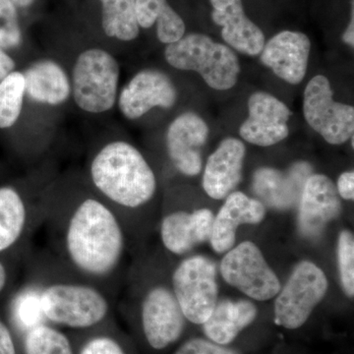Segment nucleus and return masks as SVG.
<instances>
[{
  "instance_id": "f257e3e1",
  "label": "nucleus",
  "mask_w": 354,
  "mask_h": 354,
  "mask_svg": "<svg viewBox=\"0 0 354 354\" xmlns=\"http://www.w3.org/2000/svg\"><path fill=\"white\" fill-rule=\"evenodd\" d=\"M50 254L72 274L118 297L130 247L127 230L97 194L57 202L46 200L43 227Z\"/></svg>"
},
{
  "instance_id": "f03ea898",
  "label": "nucleus",
  "mask_w": 354,
  "mask_h": 354,
  "mask_svg": "<svg viewBox=\"0 0 354 354\" xmlns=\"http://www.w3.org/2000/svg\"><path fill=\"white\" fill-rule=\"evenodd\" d=\"M26 286L46 323L70 333L90 332L114 321L116 297L65 269L46 252L30 256Z\"/></svg>"
},
{
  "instance_id": "7ed1b4c3",
  "label": "nucleus",
  "mask_w": 354,
  "mask_h": 354,
  "mask_svg": "<svg viewBox=\"0 0 354 354\" xmlns=\"http://www.w3.org/2000/svg\"><path fill=\"white\" fill-rule=\"evenodd\" d=\"M95 194L111 207L127 230L130 245L136 239L135 216L155 199L158 181L138 149L124 141L102 147L88 165Z\"/></svg>"
},
{
  "instance_id": "20e7f679",
  "label": "nucleus",
  "mask_w": 354,
  "mask_h": 354,
  "mask_svg": "<svg viewBox=\"0 0 354 354\" xmlns=\"http://www.w3.org/2000/svg\"><path fill=\"white\" fill-rule=\"evenodd\" d=\"M127 297L120 308L142 348L149 354H164L176 348L188 322L171 286V281H139L128 274Z\"/></svg>"
},
{
  "instance_id": "39448f33",
  "label": "nucleus",
  "mask_w": 354,
  "mask_h": 354,
  "mask_svg": "<svg viewBox=\"0 0 354 354\" xmlns=\"http://www.w3.org/2000/svg\"><path fill=\"white\" fill-rule=\"evenodd\" d=\"M165 57L174 68L197 72L216 91L234 88L241 74V64L232 48L204 34H189L167 44Z\"/></svg>"
},
{
  "instance_id": "423d86ee",
  "label": "nucleus",
  "mask_w": 354,
  "mask_h": 354,
  "mask_svg": "<svg viewBox=\"0 0 354 354\" xmlns=\"http://www.w3.org/2000/svg\"><path fill=\"white\" fill-rule=\"evenodd\" d=\"M328 290L329 281L319 266L307 260L298 263L274 297V324L285 330H299L322 302Z\"/></svg>"
},
{
  "instance_id": "0eeeda50",
  "label": "nucleus",
  "mask_w": 354,
  "mask_h": 354,
  "mask_svg": "<svg viewBox=\"0 0 354 354\" xmlns=\"http://www.w3.org/2000/svg\"><path fill=\"white\" fill-rule=\"evenodd\" d=\"M169 281L186 321L202 326L218 304L215 262L206 256H190L174 267Z\"/></svg>"
},
{
  "instance_id": "6e6552de",
  "label": "nucleus",
  "mask_w": 354,
  "mask_h": 354,
  "mask_svg": "<svg viewBox=\"0 0 354 354\" xmlns=\"http://www.w3.org/2000/svg\"><path fill=\"white\" fill-rule=\"evenodd\" d=\"M120 65L108 51L90 48L77 58L73 70V97L86 113H102L118 97Z\"/></svg>"
},
{
  "instance_id": "1a4fd4ad",
  "label": "nucleus",
  "mask_w": 354,
  "mask_h": 354,
  "mask_svg": "<svg viewBox=\"0 0 354 354\" xmlns=\"http://www.w3.org/2000/svg\"><path fill=\"white\" fill-rule=\"evenodd\" d=\"M220 271L228 285L256 301L272 299L281 288L262 251L251 241L241 242L228 250L221 260Z\"/></svg>"
},
{
  "instance_id": "9d476101",
  "label": "nucleus",
  "mask_w": 354,
  "mask_h": 354,
  "mask_svg": "<svg viewBox=\"0 0 354 354\" xmlns=\"http://www.w3.org/2000/svg\"><path fill=\"white\" fill-rule=\"evenodd\" d=\"M329 79L313 77L304 94V114L310 127L330 145H342L353 136V106L335 101Z\"/></svg>"
},
{
  "instance_id": "9b49d317",
  "label": "nucleus",
  "mask_w": 354,
  "mask_h": 354,
  "mask_svg": "<svg viewBox=\"0 0 354 354\" xmlns=\"http://www.w3.org/2000/svg\"><path fill=\"white\" fill-rule=\"evenodd\" d=\"M46 200L30 203L17 188L0 187V255L14 248L24 250L46 216Z\"/></svg>"
},
{
  "instance_id": "f8f14e48",
  "label": "nucleus",
  "mask_w": 354,
  "mask_h": 354,
  "mask_svg": "<svg viewBox=\"0 0 354 354\" xmlns=\"http://www.w3.org/2000/svg\"><path fill=\"white\" fill-rule=\"evenodd\" d=\"M342 211L341 197L332 179L325 174H311L299 197L298 227L304 237L315 239Z\"/></svg>"
},
{
  "instance_id": "ddd939ff",
  "label": "nucleus",
  "mask_w": 354,
  "mask_h": 354,
  "mask_svg": "<svg viewBox=\"0 0 354 354\" xmlns=\"http://www.w3.org/2000/svg\"><path fill=\"white\" fill-rule=\"evenodd\" d=\"M248 118L239 128L244 141L259 147H271L290 134L288 106L269 93L256 92L248 100Z\"/></svg>"
},
{
  "instance_id": "4468645a",
  "label": "nucleus",
  "mask_w": 354,
  "mask_h": 354,
  "mask_svg": "<svg viewBox=\"0 0 354 354\" xmlns=\"http://www.w3.org/2000/svg\"><path fill=\"white\" fill-rule=\"evenodd\" d=\"M177 101V90L164 72L145 69L138 72L121 91L118 106L128 120H138L156 106L171 109Z\"/></svg>"
},
{
  "instance_id": "2eb2a0df",
  "label": "nucleus",
  "mask_w": 354,
  "mask_h": 354,
  "mask_svg": "<svg viewBox=\"0 0 354 354\" xmlns=\"http://www.w3.org/2000/svg\"><path fill=\"white\" fill-rule=\"evenodd\" d=\"M209 129L201 116L184 113L167 128V150L177 171L186 176H195L203 167L202 149L208 140Z\"/></svg>"
},
{
  "instance_id": "dca6fc26",
  "label": "nucleus",
  "mask_w": 354,
  "mask_h": 354,
  "mask_svg": "<svg viewBox=\"0 0 354 354\" xmlns=\"http://www.w3.org/2000/svg\"><path fill=\"white\" fill-rule=\"evenodd\" d=\"M311 43L301 32L283 31L265 43L261 62L281 80L297 85L306 75Z\"/></svg>"
},
{
  "instance_id": "f3484780",
  "label": "nucleus",
  "mask_w": 354,
  "mask_h": 354,
  "mask_svg": "<svg viewBox=\"0 0 354 354\" xmlns=\"http://www.w3.org/2000/svg\"><path fill=\"white\" fill-rule=\"evenodd\" d=\"M214 218L215 215L209 209L169 212L162 216L158 225L162 247L171 255H186L209 241Z\"/></svg>"
},
{
  "instance_id": "a211bd4d",
  "label": "nucleus",
  "mask_w": 354,
  "mask_h": 354,
  "mask_svg": "<svg viewBox=\"0 0 354 354\" xmlns=\"http://www.w3.org/2000/svg\"><path fill=\"white\" fill-rule=\"evenodd\" d=\"M214 218L209 243L216 253H227L235 245L237 228L242 225H258L264 221L266 207L260 200L234 191Z\"/></svg>"
},
{
  "instance_id": "6ab92c4d",
  "label": "nucleus",
  "mask_w": 354,
  "mask_h": 354,
  "mask_svg": "<svg viewBox=\"0 0 354 354\" xmlns=\"http://www.w3.org/2000/svg\"><path fill=\"white\" fill-rule=\"evenodd\" d=\"M246 147L241 140L227 138L221 142L207 160L202 185L212 199L221 200L234 192L241 183Z\"/></svg>"
},
{
  "instance_id": "aec40b11",
  "label": "nucleus",
  "mask_w": 354,
  "mask_h": 354,
  "mask_svg": "<svg viewBox=\"0 0 354 354\" xmlns=\"http://www.w3.org/2000/svg\"><path fill=\"white\" fill-rule=\"evenodd\" d=\"M212 18L221 27V37L230 48L249 57L259 55L265 46V35L247 17L242 0H209Z\"/></svg>"
},
{
  "instance_id": "412c9836",
  "label": "nucleus",
  "mask_w": 354,
  "mask_h": 354,
  "mask_svg": "<svg viewBox=\"0 0 354 354\" xmlns=\"http://www.w3.org/2000/svg\"><path fill=\"white\" fill-rule=\"evenodd\" d=\"M310 171L306 162L293 165L290 172L262 167L254 174V191L274 208H290L299 199L305 181L311 176Z\"/></svg>"
},
{
  "instance_id": "4be33fe9",
  "label": "nucleus",
  "mask_w": 354,
  "mask_h": 354,
  "mask_svg": "<svg viewBox=\"0 0 354 354\" xmlns=\"http://www.w3.org/2000/svg\"><path fill=\"white\" fill-rule=\"evenodd\" d=\"M257 317V306L250 300H221L203 324V334L216 344L232 346Z\"/></svg>"
},
{
  "instance_id": "5701e85b",
  "label": "nucleus",
  "mask_w": 354,
  "mask_h": 354,
  "mask_svg": "<svg viewBox=\"0 0 354 354\" xmlns=\"http://www.w3.org/2000/svg\"><path fill=\"white\" fill-rule=\"evenodd\" d=\"M23 75L26 93L35 102L58 106L67 101L71 93L64 70L51 60L32 64Z\"/></svg>"
},
{
  "instance_id": "b1692460",
  "label": "nucleus",
  "mask_w": 354,
  "mask_h": 354,
  "mask_svg": "<svg viewBox=\"0 0 354 354\" xmlns=\"http://www.w3.org/2000/svg\"><path fill=\"white\" fill-rule=\"evenodd\" d=\"M139 27L149 29L157 24L158 39L162 44H172L185 34V24L167 0H135Z\"/></svg>"
},
{
  "instance_id": "393cba45",
  "label": "nucleus",
  "mask_w": 354,
  "mask_h": 354,
  "mask_svg": "<svg viewBox=\"0 0 354 354\" xmlns=\"http://www.w3.org/2000/svg\"><path fill=\"white\" fill-rule=\"evenodd\" d=\"M70 335L76 354H138L131 339L120 330L115 321L90 332Z\"/></svg>"
},
{
  "instance_id": "a878e982",
  "label": "nucleus",
  "mask_w": 354,
  "mask_h": 354,
  "mask_svg": "<svg viewBox=\"0 0 354 354\" xmlns=\"http://www.w3.org/2000/svg\"><path fill=\"white\" fill-rule=\"evenodd\" d=\"M22 354H76L69 333L41 322L20 334Z\"/></svg>"
},
{
  "instance_id": "bb28decb",
  "label": "nucleus",
  "mask_w": 354,
  "mask_h": 354,
  "mask_svg": "<svg viewBox=\"0 0 354 354\" xmlns=\"http://www.w3.org/2000/svg\"><path fill=\"white\" fill-rule=\"evenodd\" d=\"M102 7V29L106 36L122 41L139 36L140 27L135 0H100Z\"/></svg>"
},
{
  "instance_id": "cd10ccee",
  "label": "nucleus",
  "mask_w": 354,
  "mask_h": 354,
  "mask_svg": "<svg viewBox=\"0 0 354 354\" xmlns=\"http://www.w3.org/2000/svg\"><path fill=\"white\" fill-rule=\"evenodd\" d=\"M25 78L21 72H11L0 81V128L13 127L19 118L24 100Z\"/></svg>"
},
{
  "instance_id": "c85d7f7f",
  "label": "nucleus",
  "mask_w": 354,
  "mask_h": 354,
  "mask_svg": "<svg viewBox=\"0 0 354 354\" xmlns=\"http://www.w3.org/2000/svg\"><path fill=\"white\" fill-rule=\"evenodd\" d=\"M337 264L344 293L354 295V237L349 230H342L337 241Z\"/></svg>"
},
{
  "instance_id": "c756f323",
  "label": "nucleus",
  "mask_w": 354,
  "mask_h": 354,
  "mask_svg": "<svg viewBox=\"0 0 354 354\" xmlns=\"http://www.w3.org/2000/svg\"><path fill=\"white\" fill-rule=\"evenodd\" d=\"M22 39L17 12L11 0H0V48H13Z\"/></svg>"
},
{
  "instance_id": "7c9ffc66",
  "label": "nucleus",
  "mask_w": 354,
  "mask_h": 354,
  "mask_svg": "<svg viewBox=\"0 0 354 354\" xmlns=\"http://www.w3.org/2000/svg\"><path fill=\"white\" fill-rule=\"evenodd\" d=\"M171 354H243L232 346H221L206 337H194L181 342Z\"/></svg>"
},
{
  "instance_id": "2f4dec72",
  "label": "nucleus",
  "mask_w": 354,
  "mask_h": 354,
  "mask_svg": "<svg viewBox=\"0 0 354 354\" xmlns=\"http://www.w3.org/2000/svg\"><path fill=\"white\" fill-rule=\"evenodd\" d=\"M0 354H22L21 344H18L8 324L0 319Z\"/></svg>"
},
{
  "instance_id": "473e14b6",
  "label": "nucleus",
  "mask_w": 354,
  "mask_h": 354,
  "mask_svg": "<svg viewBox=\"0 0 354 354\" xmlns=\"http://www.w3.org/2000/svg\"><path fill=\"white\" fill-rule=\"evenodd\" d=\"M337 191L341 199L353 201L354 199V172H342L337 179Z\"/></svg>"
},
{
  "instance_id": "72a5a7b5",
  "label": "nucleus",
  "mask_w": 354,
  "mask_h": 354,
  "mask_svg": "<svg viewBox=\"0 0 354 354\" xmlns=\"http://www.w3.org/2000/svg\"><path fill=\"white\" fill-rule=\"evenodd\" d=\"M15 62L0 48V81L12 72Z\"/></svg>"
},
{
  "instance_id": "f704fd0d",
  "label": "nucleus",
  "mask_w": 354,
  "mask_h": 354,
  "mask_svg": "<svg viewBox=\"0 0 354 354\" xmlns=\"http://www.w3.org/2000/svg\"><path fill=\"white\" fill-rule=\"evenodd\" d=\"M10 279V269L3 261L0 260V295L8 288Z\"/></svg>"
},
{
  "instance_id": "c9c22d12",
  "label": "nucleus",
  "mask_w": 354,
  "mask_h": 354,
  "mask_svg": "<svg viewBox=\"0 0 354 354\" xmlns=\"http://www.w3.org/2000/svg\"><path fill=\"white\" fill-rule=\"evenodd\" d=\"M342 41H344L348 46L353 48L354 46V13H353V12H351V20L348 23V28H346V32L342 35Z\"/></svg>"
},
{
  "instance_id": "e433bc0d",
  "label": "nucleus",
  "mask_w": 354,
  "mask_h": 354,
  "mask_svg": "<svg viewBox=\"0 0 354 354\" xmlns=\"http://www.w3.org/2000/svg\"><path fill=\"white\" fill-rule=\"evenodd\" d=\"M13 2L14 6L19 7H28L31 6L34 0H11Z\"/></svg>"
}]
</instances>
